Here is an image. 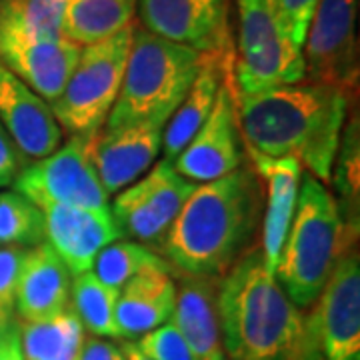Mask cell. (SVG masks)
I'll list each match as a JSON object with an SVG mask.
<instances>
[{
	"instance_id": "obj_31",
	"label": "cell",
	"mask_w": 360,
	"mask_h": 360,
	"mask_svg": "<svg viewBox=\"0 0 360 360\" xmlns=\"http://www.w3.org/2000/svg\"><path fill=\"white\" fill-rule=\"evenodd\" d=\"M136 345L153 360H193L191 348L172 321L142 335Z\"/></svg>"
},
{
	"instance_id": "obj_5",
	"label": "cell",
	"mask_w": 360,
	"mask_h": 360,
	"mask_svg": "<svg viewBox=\"0 0 360 360\" xmlns=\"http://www.w3.org/2000/svg\"><path fill=\"white\" fill-rule=\"evenodd\" d=\"M200 63L202 52L134 26L122 86L103 129L139 122L165 127L193 86Z\"/></svg>"
},
{
	"instance_id": "obj_27",
	"label": "cell",
	"mask_w": 360,
	"mask_h": 360,
	"mask_svg": "<svg viewBox=\"0 0 360 360\" xmlns=\"http://www.w3.org/2000/svg\"><path fill=\"white\" fill-rule=\"evenodd\" d=\"M46 243L44 214L16 191L0 193V246L32 248Z\"/></svg>"
},
{
	"instance_id": "obj_23",
	"label": "cell",
	"mask_w": 360,
	"mask_h": 360,
	"mask_svg": "<svg viewBox=\"0 0 360 360\" xmlns=\"http://www.w3.org/2000/svg\"><path fill=\"white\" fill-rule=\"evenodd\" d=\"M139 0H66L63 37L89 46L132 25Z\"/></svg>"
},
{
	"instance_id": "obj_4",
	"label": "cell",
	"mask_w": 360,
	"mask_h": 360,
	"mask_svg": "<svg viewBox=\"0 0 360 360\" xmlns=\"http://www.w3.org/2000/svg\"><path fill=\"white\" fill-rule=\"evenodd\" d=\"M352 226L342 217L335 194L302 172L295 217L274 270L298 309H310L316 302L340 258L352 250Z\"/></svg>"
},
{
	"instance_id": "obj_17",
	"label": "cell",
	"mask_w": 360,
	"mask_h": 360,
	"mask_svg": "<svg viewBox=\"0 0 360 360\" xmlns=\"http://www.w3.org/2000/svg\"><path fill=\"white\" fill-rule=\"evenodd\" d=\"M252 168L264 184L266 208L262 212V257L272 272L276 270L290 222L295 217L302 167L295 158H269L246 148Z\"/></svg>"
},
{
	"instance_id": "obj_1",
	"label": "cell",
	"mask_w": 360,
	"mask_h": 360,
	"mask_svg": "<svg viewBox=\"0 0 360 360\" xmlns=\"http://www.w3.org/2000/svg\"><path fill=\"white\" fill-rule=\"evenodd\" d=\"M350 92L322 82L238 94L245 148L269 158H295L322 184L335 172Z\"/></svg>"
},
{
	"instance_id": "obj_3",
	"label": "cell",
	"mask_w": 360,
	"mask_h": 360,
	"mask_svg": "<svg viewBox=\"0 0 360 360\" xmlns=\"http://www.w3.org/2000/svg\"><path fill=\"white\" fill-rule=\"evenodd\" d=\"M222 348L231 360H295L304 314L266 266L262 250L250 248L219 278Z\"/></svg>"
},
{
	"instance_id": "obj_25",
	"label": "cell",
	"mask_w": 360,
	"mask_h": 360,
	"mask_svg": "<svg viewBox=\"0 0 360 360\" xmlns=\"http://www.w3.org/2000/svg\"><path fill=\"white\" fill-rule=\"evenodd\" d=\"M110 206L112 219L118 224L122 236L129 234L130 238H134V243H141L158 255L162 252L170 226L146 205V200L132 184L129 188L116 193Z\"/></svg>"
},
{
	"instance_id": "obj_32",
	"label": "cell",
	"mask_w": 360,
	"mask_h": 360,
	"mask_svg": "<svg viewBox=\"0 0 360 360\" xmlns=\"http://www.w3.org/2000/svg\"><path fill=\"white\" fill-rule=\"evenodd\" d=\"M356 124L352 129V124L347 129L345 134V148L340 150L338 148V155L342 158H336L340 160L338 167H336V179L335 184L336 188L342 193L345 200H347V208L352 205V194L354 198H359V139H356Z\"/></svg>"
},
{
	"instance_id": "obj_14",
	"label": "cell",
	"mask_w": 360,
	"mask_h": 360,
	"mask_svg": "<svg viewBox=\"0 0 360 360\" xmlns=\"http://www.w3.org/2000/svg\"><path fill=\"white\" fill-rule=\"evenodd\" d=\"M40 210L44 214L46 243L65 262L72 278L90 272L101 250L122 236L110 208L92 210L72 205H51Z\"/></svg>"
},
{
	"instance_id": "obj_34",
	"label": "cell",
	"mask_w": 360,
	"mask_h": 360,
	"mask_svg": "<svg viewBox=\"0 0 360 360\" xmlns=\"http://www.w3.org/2000/svg\"><path fill=\"white\" fill-rule=\"evenodd\" d=\"M22 167H25L22 155L18 153L13 139L8 136V132L0 122V188L11 186Z\"/></svg>"
},
{
	"instance_id": "obj_12",
	"label": "cell",
	"mask_w": 360,
	"mask_h": 360,
	"mask_svg": "<svg viewBox=\"0 0 360 360\" xmlns=\"http://www.w3.org/2000/svg\"><path fill=\"white\" fill-rule=\"evenodd\" d=\"M78 54L80 46L65 37L39 39L0 26V63L49 104L60 96Z\"/></svg>"
},
{
	"instance_id": "obj_8",
	"label": "cell",
	"mask_w": 360,
	"mask_h": 360,
	"mask_svg": "<svg viewBox=\"0 0 360 360\" xmlns=\"http://www.w3.org/2000/svg\"><path fill=\"white\" fill-rule=\"evenodd\" d=\"M295 360H360V260L348 250L304 314Z\"/></svg>"
},
{
	"instance_id": "obj_33",
	"label": "cell",
	"mask_w": 360,
	"mask_h": 360,
	"mask_svg": "<svg viewBox=\"0 0 360 360\" xmlns=\"http://www.w3.org/2000/svg\"><path fill=\"white\" fill-rule=\"evenodd\" d=\"M25 252L26 248L0 246V310L11 316L16 312V286Z\"/></svg>"
},
{
	"instance_id": "obj_20",
	"label": "cell",
	"mask_w": 360,
	"mask_h": 360,
	"mask_svg": "<svg viewBox=\"0 0 360 360\" xmlns=\"http://www.w3.org/2000/svg\"><path fill=\"white\" fill-rule=\"evenodd\" d=\"M72 276L49 243L26 248L16 286L20 321H37L70 304Z\"/></svg>"
},
{
	"instance_id": "obj_19",
	"label": "cell",
	"mask_w": 360,
	"mask_h": 360,
	"mask_svg": "<svg viewBox=\"0 0 360 360\" xmlns=\"http://www.w3.org/2000/svg\"><path fill=\"white\" fill-rule=\"evenodd\" d=\"M234 66V58L229 44L219 51L205 52L202 63L196 72L193 86L182 98L174 115L168 118L162 129V155L165 160L174 162V158L193 141L198 129L210 115L220 84Z\"/></svg>"
},
{
	"instance_id": "obj_9",
	"label": "cell",
	"mask_w": 360,
	"mask_h": 360,
	"mask_svg": "<svg viewBox=\"0 0 360 360\" xmlns=\"http://www.w3.org/2000/svg\"><path fill=\"white\" fill-rule=\"evenodd\" d=\"M96 134H68L54 153L22 167L14 191L39 208L72 205L92 210H108L110 200L92 160Z\"/></svg>"
},
{
	"instance_id": "obj_38",
	"label": "cell",
	"mask_w": 360,
	"mask_h": 360,
	"mask_svg": "<svg viewBox=\"0 0 360 360\" xmlns=\"http://www.w3.org/2000/svg\"><path fill=\"white\" fill-rule=\"evenodd\" d=\"M14 321H16L14 316H11V314H6V312H2V310H0V338L8 333V328L13 326Z\"/></svg>"
},
{
	"instance_id": "obj_11",
	"label": "cell",
	"mask_w": 360,
	"mask_h": 360,
	"mask_svg": "<svg viewBox=\"0 0 360 360\" xmlns=\"http://www.w3.org/2000/svg\"><path fill=\"white\" fill-rule=\"evenodd\" d=\"M236 86L232 70L224 77L205 124L184 146L172 167L194 184L217 180L243 167V134L236 108Z\"/></svg>"
},
{
	"instance_id": "obj_6",
	"label": "cell",
	"mask_w": 360,
	"mask_h": 360,
	"mask_svg": "<svg viewBox=\"0 0 360 360\" xmlns=\"http://www.w3.org/2000/svg\"><path fill=\"white\" fill-rule=\"evenodd\" d=\"M134 25L82 46L60 96L51 103L58 127L68 134H96L115 106L129 60Z\"/></svg>"
},
{
	"instance_id": "obj_26",
	"label": "cell",
	"mask_w": 360,
	"mask_h": 360,
	"mask_svg": "<svg viewBox=\"0 0 360 360\" xmlns=\"http://www.w3.org/2000/svg\"><path fill=\"white\" fill-rule=\"evenodd\" d=\"M132 186L168 226L179 217L184 202L196 188V184L179 174L168 160L153 165V168Z\"/></svg>"
},
{
	"instance_id": "obj_16",
	"label": "cell",
	"mask_w": 360,
	"mask_h": 360,
	"mask_svg": "<svg viewBox=\"0 0 360 360\" xmlns=\"http://www.w3.org/2000/svg\"><path fill=\"white\" fill-rule=\"evenodd\" d=\"M0 122L26 158H44L63 142L51 106L0 63Z\"/></svg>"
},
{
	"instance_id": "obj_21",
	"label": "cell",
	"mask_w": 360,
	"mask_h": 360,
	"mask_svg": "<svg viewBox=\"0 0 360 360\" xmlns=\"http://www.w3.org/2000/svg\"><path fill=\"white\" fill-rule=\"evenodd\" d=\"M219 278L184 276L176 286V304L170 321L191 348L193 360H226L217 310Z\"/></svg>"
},
{
	"instance_id": "obj_28",
	"label": "cell",
	"mask_w": 360,
	"mask_h": 360,
	"mask_svg": "<svg viewBox=\"0 0 360 360\" xmlns=\"http://www.w3.org/2000/svg\"><path fill=\"white\" fill-rule=\"evenodd\" d=\"M66 0H0V26L39 39L63 37Z\"/></svg>"
},
{
	"instance_id": "obj_18",
	"label": "cell",
	"mask_w": 360,
	"mask_h": 360,
	"mask_svg": "<svg viewBox=\"0 0 360 360\" xmlns=\"http://www.w3.org/2000/svg\"><path fill=\"white\" fill-rule=\"evenodd\" d=\"M176 283L168 262L148 266L120 288L116 326L120 338H136L167 324L174 314Z\"/></svg>"
},
{
	"instance_id": "obj_29",
	"label": "cell",
	"mask_w": 360,
	"mask_h": 360,
	"mask_svg": "<svg viewBox=\"0 0 360 360\" xmlns=\"http://www.w3.org/2000/svg\"><path fill=\"white\" fill-rule=\"evenodd\" d=\"M167 262L158 252L146 248L134 240H115L101 250L94 260L92 272L94 276L110 288L120 290L132 276H136L148 266Z\"/></svg>"
},
{
	"instance_id": "obj_13",
	"label": "cell",
	"mask_w": 360,
	"mask_h": 360,
	"mask_svg": "<svg viewBox=\"0 0 360 360\" xmlns=\"http://www.w3.org/2000/svg\"><path fill=\"white\" fill-rule=\"evenodd\" d=\"M136 11L148 32L202 54L229 44V0H139Z\"/></svg>"
},
{
	"instance_id": "obj_35",
	"label": "cell",
	"mask_w": 360,
	"mask_h": 360,
	"mask_svg": "<svg viewBox=\"0 0 360 360\" xmlns=\"http://www.w3.org/2000/svg\"><path fill=\"white\" fill-rule=\"evenodd\" d=\"M78 360H127L120 347H116L101 336H90L84 340V347Z\"/></svg>"
},
{
	"instance_id": "obj_37",
	"label": "cell",
	"mask_w": 360,
	"mask_h": 360,
	"mask_svg": "<svg viewBox=\"0 0 360 360\" xmlns=\"http://www.w3.org/2000/svg\"><path fill=\"white\" fill-rule=\"evenodd\" d=\"M120 350L127 356V360H153L148 354H144L141 348H139L136 340H122L120 342Z\"/></svg>"
},
{
	"instance_id": "obj_2",
	"label": "cell",
	"mask_w": 360,
	"mask_h": 360,
	"mask_svg": "<svg viewBox=\"0 0 360 360\" xmlns=\"http://www.w3.org/2000/svg\"><path fill=\"white\" fill-rule=\"evenodd\" d=\"M262 206L264 191L250 167L196 184L168 229L162 255L184 276L220 278L252 248Z\"/></svg>"
},
{
	"instance_id": "obj_24",
	"label": "cell",
	"mask_w": 360,
	"mask_h": 360,
	"mask_svg": "<svg viewBox=\"0 0 360 360\" xmlns=\"http://www.w3.org/2000/svg\"><path fill=\"white\" fill-rule=\"evenodd\" d=\"M120 290L101 283L94 272H84L72 278L70 304L82 322L84 330L92 336L120 338L116 326V302Z\"/></svg>"
},
{
	"instance_id": "obj_22",
	"label": "cell",
	"mask_w": 360,
	"mask_h": 360,
	"mask_svg": "<svg viewBox=\"0 0 360 360\" xmlns=\"http://www.w3.org/2000/svg\"><path fill=\"white\" fill-rule=\"evenodd\" d=\"M25 360H78L86 330L68 304L60 312L37 321H16Z\"/></svg>"
},
{
	"instance_id": "obj_7",
	"label": "cell",
	"mask_w": 360,
	"mask_h": 360,
	"mask_svg": "<svg viewBox=\"0 0 360 360\" xmlns=\"http://www.w3.org/2000/svg\"><path fill=\"white\" fill-rule=\"evenodd\" d=\"M238 2V56L232 66L238 94L298 84L307 78L302 51L281 30L269 0Z\"/></svg>"
},
{
	"instance_id": "obj_10",
	"label": "cell",
	"mask_w": 360,
	"mask_h": 360,
	"mask_svg": "<svg viewBox=\"0 0 360 360\" xmlns=\"http://www.w3.org/2000/svg\"><path fill=\"white\" fill-rule=\"evenodd\" d=\"M359 0H319L302 46L307 80L356 89Z\"/></svg>"
},
{
	"instance_id": "obj_15",
	"label": "cell",
	"mask_w": 360,
	"mask_h": 360,
	"mask_svg": "<svg viewBox=\"0 0 360 360\" xmlns=\"http://www.w3.org/2000/svg\"><path fill=\"white\" fill-rule=\"evenodd\" d=\"M162 129L150 122H139L96 132L92 160L108 196L129 188L153 168L162 153Z\"/></svg>"
},
{
	"instance_id": "obj_36",
	"label": "cell",
	"mask_w": 360,
	"mask_h": 360,
	"mask_svg": "<svg viewBox=\"0 0 360 360\" xmlns=\"http://www.w3.org/2000/svg\"><path fill=\"white\" fill-rule=\"evenodd\" d=\"M0 360H25L20 350V338H18V326L16 321L8 328V333L0 338Z\"/></svg>"
},
{
	"instance_id": "obj_30",
	"label": "cell",
	"mask_w": 360,
	"mask_h": 360,
	"mask_svg": "<svg viewBox=\"0 0 360 360\" xmlns=\"http://www.w3.org/2000/svg\"><path fill=\"white\" fill-rule=\"evenodd\" d=\"M319 0H269V6L284 34L302 51Z\"/></svg>"
}]
</instances>
